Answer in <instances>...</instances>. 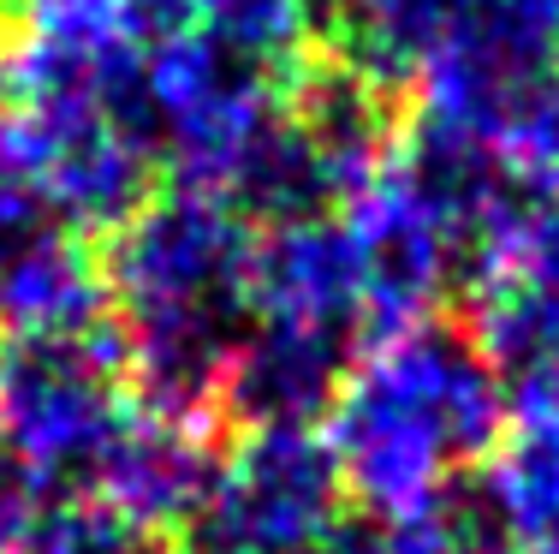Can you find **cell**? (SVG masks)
Returning a JSON list of instances; mask_svg holds the SVG:
<instances>
[{
	"mask_svg": "<svg viewBox=\"0 0 559 554\" xmlns=\"http://www.w3.org/2000/svg\"><path fill=\"white\" fill-rule=\"evenodd\" d=\"M506 417L512 405L471 334L429 316L357 352L322 435L345 495L376 519H405L483 471Z\"/></svg>",
	"mask_w": 559,
	"mask_h": 554,
	"instance_id": "cell-1",
	"label": "cell"
},
{
	"mask_svg": "<svg viewBox=\"0 0 559 554\" xmlns=\"http://www.w3.org/2000/svg\"><path fill=\"white\" fill-rule=\"evenodd\" d=\"M138 400L126 381L119 328L90 334H19L0 340V435L31 465L43 495H84L131 424Z\"/></svg>",
	"mask_w": 559,
	"mask_h": 554,
	"instance_id": "cell-2",
	"label": "cell"
},
{
	"mask_svg": "<svg viewBox=\"0 0 559 554\" xmlns=\"http://www.w3.org/2000/svg\"><path fill=\"white\" fill-rule=\"evenodd\" d=\"M257 227L209 185H155L102 245L114 316L233 310L250 316Z\"/></svg>",
	"mask_w": 559,
	"mask_h": 554,
	"instance_id": "cell-3",
	"label": "cell"
},
{
	"mask_svg": "<svg viewBox=\"0 0 559 554\" xmlns=\"http://www.w3.org/2000/svg\"><path fill=\"white\" fill-rule=\"evenodd\" d=\"M322 429H238L197 512V554H322L345 519Z\"/></svg>",
	"mask_w": 559,
	"mask_h": 554,
	"instance_id": "cell-4",
	"label": "cell"
},
{
	"mask_svg": "<svg viewBox=\"0 0 559 554\" xmlns=\"http://www.w3.org/2000/svg\"><path fill=\"white\" fill-rule=\"evenodd\" d=\"M114 322L102 250L48 203L0 120V334H90Z\"/></svg>",
	"mask_w": 559,
	"mask_h": 554,
	"instance_id": "cell-5",
	"label": "cell"
},
{
	"mask_svg": "<svg viewBox=\"0 0 559 554\" xmlns=\"http://www.w3.org/2000/svg\"><path fill=\"white\" fill-rule=\"evenodd\" d=\"M388 179L441 227V239L459 257V293H471L483 274L500 269L506 239L536 197L483 131L452 126L423 108H405V126L388 155Z\"/></svg>",
	"mask_w": 559,
	"mask_h": 554,
	"instance_id": "cell-6",
	"label": "cell"
},
{
	"mask_svg": "<svg viewBox=\"0 0 559 554\" xmlns=\"http://www.w3.org/2000/svg\"><path fill=\"white\" fill-rule=\"evenodd\" d=\"M0 120H7L19 155L31 162L36 185L48 191V203L78 233H102L108 239L119 221L162 185L155 150L131 138L96 96L12 102Z\"/></svg>",
	"mask_w": 559,
	"mask_h": 554,
	"instance_id": "cell-7",
	"label": "cell"
},
{
	"mask_svg": "<svg viewBox=\"0 0 559 554\" xmlns=\"http://www.w3.org/2000/svg\"><path fill=\"white\" fill-rule=\"evenodd\" d=\"M357 352V328L250 316L221 376V412L238 429H322Z\"/></svg>",
	"mask_w": 559,
	"mask_h": 554,
	"instance_id": "cell-8",
	"label": "cell"
},
{
	"mask_svg": "<svg viewBox=\"0 0 559 554\" xmlns=\"http://www.w3.org/2000/svg\"><path fill=\"white\" fill-rule=\"evenodd\" d=\"M340 221H345L352 262H357L364 346L441 316L447 293H459V257H452V245L388 174L369 185L364 197H352L340 209Z\"/></svg>",
	"mask_w": 559,
	"mask_h": 554,
	"instance_id": "cell-9",
	"label": "cell"
},
{
	"mask_svg": "<svg viewBox=\"0 0 559 554\" xmlns=\"http://www.w3.org/2000/svg\"><path fill=\"white\" fill-rule=\"evenodd\" d=\"M215 465L221 447L209 441V424H185V417H162L138 405L131 424L119 429V441L108 447V459H102L90 500L162 543V537L197 524Z\"/></svg>",
	"mask_w": 559,
	"mask_h": 554,
	"instance_id": "cell-10",
	"label": "cell"
},
{
	"mask_svg": "<svg viewBox=\"0 0 559 554\" xmlns=\"http://www.w3.org/2000/svg\"><path fill=\"white\" fill-rule=\"evenodd\" d=\"M405 108H411L405 96L381 90L376 78L334 60L328 48H310L298 60V72L286 78V90H280V114L322 155V167L334 174L345 203L364 197L369 185L388 174V155H393L399 126H405Z\"/></svg>",
	"mask_w": 559,
	"mask_h": 554,
	"instance_id": "cell-11",
	"label": "cell"
},
{
	"mask_svg": "<svg viewBox=\"0 0 559 554\" xmlns=\"http://www.w3.org/2000/svg\"><path fill=\"white\" fill-rule=\"evenodd\" d=\"M250 316H292V322L357 328V262L340 215L262 227L250 250Z\"/></svg>",
	"mask_w": 559,
	"mask_h": 554,
	"instance_id": "cell-12",
	"label": "cell"
},
{
	"mask_svg": "<svg viewBox=\"0 0 559 554\" xmlns=\"http://www.w3.org/2000/svg\"><path fill=\"white\" fill-rule=\"evenodd\" d=\"M471 346L483 352L488 376L500 381L506 405H548L559 400V298L548 286L495 269L471 286Z\"/></svg>",
	"mask_w": 559,
	"mask_h": 554,
	"instance_id": "cell-13",
	"label": "cell"
},
{
	"mask_svg": "<svg viewBox=\"0 0 559 554\" xmlns=\"http://www.w3.org/2000/svg\"><path fill=\"white\" fill-rule=\"evenodd\" d=\"M476 495L518 554H559V400L518 405L506 417Z\"/></svg>",
	"mask_w": 559,
	"mask_h": 554,
	"instance_id": "cell-14",
	"label": "cell"
},
{
	"mask_svg": "<svg viewBox=\"0 0 559 554\" xmlns=\"http://www.w3.org/2000/svg\"><path fill=\"white\" fill-rule=\"evenodd\" d=\"M459 0H328L316 7V48L357 66L393 96H411L441 48Z\"/></svg>",
	"mask_w": 559,
	"mask_h": 554,
	"instance_id": "cell-15",
	"label": "cell"
},
{
	"mask_svg": "<svg viewBox=\"0 0 559 554\" xmlns=\"http://www.w3.org/2000/svg\"><path fill=\"white\" fill-rule=\"evenodd\" d=\"M381 554H518V549L506 543L476 483H452L441 500L405 512V519H388Z\"/></svg>",
	"mask_w": 559,
	"mask_h": 554,
	"instance_id": "cell-16",
	"label": "cell"
},
{
	"mask_svg": "<svg viewBox=\"0 0 559 554\" xmlns=\"http://www.w3.org/2000/svg\"><path fill=\"white\" fill-rule=\"evenodd\" d=\"M24 554H162V543L131 531L126 519H114L96 500H66V507L36 519Z\"/></svg>",
	"mask_w": 559,
	"mask_h": 554,
	"instance_id": "cell-17",
	"label": "cell"
},
{
	"mask_svg": "<svg viewBox=\"0 0 559 554\" xmlns=\"http://www.w3.org/2000/svg\"><path fill=\"white\" fill-rule=\"evenodd\" d=\"M500 269L524 274V281L548 286L559 298V197H530V209L518 215L512 239H506Z\"/></svg>",
	"mask_w": 559,
	"mask_h": 554,
	"instance_id": "cell-18",
	"label": "cell"
},
{
	"mask_svg": "<svg viewBox=\"0 0 559 554\" xmlns=\"http://www.w3.org/2000/svg\"><path fill=\"white\" fill-rule=\"evenodd\" d=\"M36 519H43V483L0 435V554H24Z\"/></svg>",
	"mask_w": 559,
	"mask_h": 554,
	"instance_id": "cell-19",
	"label": "cell"
},
{
	"mask_svg": "<svg viewBox=\"0 0 559 554\" xmlns=\"http://www.w3.org/2000/svg\"><path fill=\"white\" fill-rule=\"evenodd\" d=\"M126 7H131L138 36L155 43V36H179V31H191V24H203V12L215 7V0H126Z\"/></svg>",
	"mask_w": 559,
	"mask_h": 554,
	"instance_id": "cell-20",
	"label": "cell"
},
{
	"mask_svg": "<svg viewBox=\"0 0 559 554\" xmlns=\"http://www.w3.org/2000/svg\"><path fill=\"white\" fill-rule=\"evenodd\" d=\"M536 197H559V167H554V174H548V179L536 185Z\"/></svg>",
	"mask_w": 559,
	"mask_h": 554,
	"instance_id": "cell-21",
	"label": "cell"
},
{
	"mask_svg": "<svg viewBox=\"0 0 559 554\" xmlns=\"http://www.w3.org/2000/svg\"><path fill=\"white\" fill-rule=\"evenodd\" d=\"M0 340H7V334H0Z\"/></svg>",
	"mask_w": 559,
	"mask_h": 554,
	"instance_id": "cell-22",
	"label": "cell"
}]
</instances>
